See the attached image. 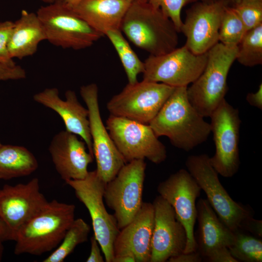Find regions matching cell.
<instances>
[{
    "label": "cell",
    "instance_id": "6da1fadb",
    "mask_svg": "<svg viewBox=\"0 0 262 262\" xmlns=\"http://www.w3.org/2000/svg\"><path fill=\"white\" fill-rule=\"evenodd\" d=\"M187 88L175 87L149 125L157 136L167 137L173 146L189 151L205 142L211 130L189 101Z\"/></svg>",
    "mask_w": 262,
    "mask_h": 262
},
{
    "label": "cell",
    "instance_id": "7a4b0ae2",
    "mask_svg": "<svg viewBox=\"0 0 262 262\" xmlns=\"http://www.w3.org/2000/svg\"><path fill=\"white\" fill-rule=\"evenodd\" d=\"M187 170L207 196L223 223L234 232H248L262 236V221L253 217L247 207L234 201L220 182L218 174L206 154L190 155L185 162Z\"/></svg>",
    "mask_w": 262,
    "mask_h": 262
},
{
    "label": "cell",
    "instance_id": "3957f363",
    "mask_svg": "<svg viewBox=\"0 0 262 262\" xmlns=\"http://www.w3.org/2000/svg\"><path fill=\"white\" fill-rule=\"evenodd\" d=\"M75 206L48 201L16 232L14 253L39 256L54 250L75 220Z\"/></svg>",
    "mask_w": 262,
    "mask_h": 262
},
{
    "label": "cell",
    "instance_id": "277c9868",
    "mask_svg": "<svg viewBox=\"0 0 262 262\" xmlns=\"http://www.w3.org/2000/svg\"><path fill=\"white\" fill-rule=\"evenodd\" d=\"M120 30L135 46L151 55L168 53L179 43V32L173 22L147 2L132 1Z\"/></svg>",
    "mask_w": 262,
    "mask_h": 262
},
{
    "label": "cell",
    "instance_id": "5b68a950",
    "mask_svg": "<svg viewBox=\"0 0 262 262\" xmlns=\"http://www.w3.org/2000/svg\"><path fill=\"white\" fill-rule=\"evenodd\" d=\"M237 52V46L217 43L208 51L202 73L187 88L189 101L204 117H210L225 99L227 77Z\"/></svg>",
    "mask_w": 262,
    "mask_h": 262
},
{
    "label": "cell",
    "instance_id": "8992f818",
    "mask_svg": "<svg viewBox=\"0 0 262 262\" xmlns=\"http://www.w3.org/2000/svg\"><path fill=\"white\" fill-rule=\"evenodd\" d=\"M36 14L44 28L46 40L57 47L84 49L104 36L59 0L41 6Z\"/></svg>",
    "mask_w": 262,
    "mask_h": 262
},
{
    "label": "cell",
    "instance_id": "52a82bcc",
    "mask_svg": "<svg viewBox=\"0 0 262 262\" xmlns=\"http://www.w3.org/2000/svg\"><path fill=\"white\" fill-rule=\"evenodd\" d=\"M106 127L126 163L147 159L159 164L166 159L165 146L149 124L110 115Z\"/></svg>",
    "mask_w": 262,
    "mask_h": 262
},
{
    "label": "cell",
    "instance_id": "ba28073f",
    "mask_svg": "<svg viewBox=\"0 0 262 262\" xmlns=\"http://www.w3.org/2000/svg\"><path fill=\"white\" fill-rule=\"evenodd\" d=\"M65 182L74 190L77 197L88 211L94 235L104 254L105 262H112L114 243L119 229L115 216L108 212L104 204L106 183L96 170L89 171L83 179L66 180Z\"/></svg>",
    "mask_w": 262,
    "mask_h": 262
},
{
    "label": "cell",
    "instance_id": "9c48e42d",
    "mask_svg": "<svg viewBox=\"0 0 262 262\" xmlns=\"http://www.w3.org/2000/svg\"><path fill=\"white\" fill-rule=\"evenodd\" d=\"M175 87L143 80L128 83L107 102L110 115L149 124Z\"/></svg>",
    "mask_w": 262,
    "mask_h": 262
},
{
    "label": "cell",
    "instance_id": "30bf717a",
    "mask_svg": "<svg viewBox=\"0 0 262 262\" xmlns=\"http://www.w3.org/2000/svg\"><path fill=\"white\" fill-rule=\"evenodd\" d=\"M146 168L145 160L131 161L106 184L104 198L114 211L119 229L132 220L142 206Z\"/></svg>",
    "mask_w": 262,
    "mask_h": 262
},
{
    "label": "cell",
    "instance_id": "8fae6325",
    "mask_svg": "<svg viewBox=\"0 0 262 262\" xmlns=\"http://www.w3.org/2000/svg\"><path fill=\"white\" fill-rule=\"evenodd\" d=\"M211 130L215 147L210 157L212 166L225 178L233 176L240 164L239 143L241 120L239 112L225 99L210 115Z\"/></svg>",
    "mask_w": 262,
    "mask_h": 262
},
{
    "label": "cell",
    "instance_id": "7c38bea8",
    "mask_svg": "<svg viewBox=\"0 0 262 262\" xmlns=\"http://www.w3.org/2000/svg\"><path fill=\"white\" fill-rule=\"evenodd\" d=\"M208 52L196 54L185 45L160 55H150L144 62L143 80L174 87L187 86L203 72Z\"/></svg>",
    "mask_w": 262,
    "mask_h": 262
},
{
    "label": "cell",
    "instance_id": "4fadbf2b",
    "mask_svg": "<svg viewBox=\"0 0 262 262\" xmlns=\"http://www.w3.org/2000/svg\"><path fill=\"white\" fill-rule=\"evenodd\" d=\"M80 93L88 110L93 155L97 164L96 170L101 179L107 183L126 163L102 122L97 85L93 83L82 85Z\"/></svg>",
    "mask_w": 262,
    "mask_h": 262
},
{
    "label": "cell",
    "instance_id": "5bb4252c",
    "mask_svg": "<svg viewBox=\"0 0 262 262\" xmlns=\"http://www.w3.org/2000/svg\"><path fill=\"white\" fill-rule=\"evenodd\" d=\"M201 190L196 180L185 169L171 174L157 187L159 196L172 206L185 229L187 240L184 253L196 251L194 235L197 215L196 201Z\"/></svg>",
    "mask_w": 262,
    "mask_h": 262
},
{
    "label": "cell",
    "instance_id": "9a60e30c",
    "mask_svg": "<svg viewBox=\"0 0 262 262\" xmlns=\"http://www.w3.org/2000/svg\"><path fill=\"white\" fill-rule=\"evenodd\" d=\"M226 6L223 0L197 1L186 11L180 32L185 36V45L192 52L205 53L219 42V29Z\"/></svg>",
    "mask_w": 262,
    "mask_h": 262
},
{
    "label": "cell",
    "instance_id": "2e32d148",
    "mask_svg": "<svg viewBox=\"0 0 262 262\" xmlns=\"http://www.w3.org/2000/svg\"><path fill=\"white\" fill-rule=\"evenodd\" d=\"M196 206L198 223L196 251L202 259L210 262H238L229 249L234 241L235 233L221 221L207 199H199Z\"/></svg>",
    "mask_w": 262,
    "mask_h": 262
},
{
    "label": "cell",
    "instance_id": "e0dca14e",
    "mask_svg": "<svg viewBox=\"0 0 262 262\" xmlns=\"http://www.w3.org/2000/svg\"><path fill=\"white\" fill-rule=\"evenodd\" d=\"M152 204L154 223L150 262H164L183 253L186 232L173 208L163 197L156 196Z\"/></svg>",
    "mask_w": 262,
    "mask_h": 262
},
{
    "label": "cell",
    "instance_id": "ac0fdd59",
    "mask_svg": "<svg viewBox=\"0 0 262 262\" xmlns=\"http://www.w3.org/2000/svg\"><path fill=\"white\" fill-rule=\"evenodd\" d=\"M48 201L40 191L39 180L4 185L0 189V218L15 234L38 213Z\"/></svg>",
    "mask_w": 262,
    "mask_h": 262
},
{
    "label": "cell",
    "instance_id": "d6986e66",
    "mask_svg": "<svg viewBox=\"0 0 262 262\" xmlns=\"http://www.w3.org/2000/svg\"><path fill=\"white\" fill-rule=\"evenodd\" d=\"M154 223L152 203L143 202L132 220L119 229L114 243V257L130 255L136 262H150Z\"/></svg>",
    "mask_w": 262,
    "mask_h": 262
},
{
    "label": "cell",
    "instance_id": "ffe728a7",
    "mask_svg": "<svg viewBox=\"0 0 262 262\" xmlns=\"http://www.w3.org/2000/svg\"><path fill=\"white\" fill-rule=\"evenodd\" d=\"M86 147L82 140L66 130L53 137L49 151L56 171L65 181L83 179L88 174V166L94 157Z\"/></svg>",
    "mask_w": 262,
    "mask_h": 262
},
{
    "label": "cell",
    "instance_id": "44dd1931",
    "mask_svg": "<svg viewBox=\"0 0 262 262\" xmlns=\"http://www.w3.org/2000/svg\"><path fill=\"white\" fill-rule=\"evenodd\" d=\"M65 98V100L60 98L56 88H46L33 96L35 102L57 113L64 122L66 130L80 136L93 155L88 110L80 103L74 91L67 90Z\"/></svg>",
    "mask_w": 262,
    "mask_h": 262
},
{
    "label": "cell",
    "instance_id": "7402d4cb",
    "mask_svg": "<svg viewBox=\"0 0 262 262\" xmlns=\"http://www.w3.org/2000/svg\"><path fill=\"white\" fill-rule=\"evenodd\" d=\"M133 0H81L71 8L97 32L105 35L120 30L123 19Z\"/></svg>",
    "mask_w": 262,
    "mask_h": 262
},
{
    "label": "cell",
    "instance_id": "603a6c76",
    "mask_svg": "<svg viewBox=\"0 0 262 262\" xmlns=\"http://www.w3.org/2000/svg\"><path fill=\"white\" fill-rule=\"evenodd\" d=\"M44 28L36 14L25 10L14 22V26L8 45L12 59H23L33 55L39 44L46 40Z\"/></svg>",
    "mask_w": 262,
    "mask_h": 262
},
{
    "label": "cell",
    "instance_id": "cb8c5ba5",
    "mask_svg": "<svg viewBox=\"0 0 262 262\" xmlns=\"http://www.w3.org/2000/svg\"><path fill=\"white\" fill-rule=\"evenodd\" d=\"M38 166L35 157L25 147L11 145L0 147V179L28 176Z\"/></svg>",
    "mask_w": 262,
    "mask_h": 262
},
{
    "label": "cell",
    "instance_id": "d4e9b609",
    "mask_svg": "<svg viewBox=\"0 0 262 262\" xmlns=\"http://www.w3.org/2000/svg\"><path fill=\"white\" fill-rule=\"evenodd\" d=\"M114 47L125 71L128 83L137 82V76L145 70L142 62L123 36L121 30L108 31L105 35Z\"/></svg>",
    "mask_w": 262,
    "mask_h": 262
},
{
    "label": "cell",
    "instance_id": "484cf974",
    "mask_svg": "<svg viewBox=\"0 0 262 262\" xmlns=\"http://www.w3.org/2000/svg\"><path fill=\"white\" fill-rule=\"evenodd\" d=\"M90 226L82 219H75L59 246L43 262H63L79 245L87 240Z\"/></svg>",
    "mask_w": 262,
    "mask_h": 262
},
{
    "label": "cell",
    "instance_id": "4316f807",
    "mask_svg": "<svg viewBox=\"0 0 262 262\" xmlns=\"http://www.w3.org/2000/svg\"><path fill=\"white\" fill-rule=\"evenodd\" d=\"M236 60L247 67L262 64V24L246 32L237 45Z\"/></svg>",
    "mask_w": 262,
    "mask_h": 262
},
{
    "label": "cell",
    "instance_id": "83f0119b",
    "mask_svg": "<svg viewBox=\"0 0 262 262\" xmlns=\"http://www.w3.org/2000/svg\"><path fill=\"white\" fill-rule=\"evenodd\" d=\"M247 32L241 18L231 7L226 6L219 29V42L229 46H237Z\"/></svg>",
    "mask_w": 262,
    "mask_h": 262
},
{
    "label": "cell",
    "instance_id": "f1b7e54d",
    "mask_svg": "<svg viewBox=\"0 0 262 262\" xmlns=\"http://www.w3.org/2000/svg\"><path fill=\"white\" fill-rule=\"evenodd\" d=\"M235 233L234 241L229 247L231 256L238 262H262V240L245 232Z\"/></svg>",
    "mask_w": 262,
    "mask_h": 262
},
{
    "label": "cell",
    "instance_id": "f546056e",
    "mask_svg": "<svg viewBox=\"0 0 262 262\" xmlns=\"http://www.w3.org/2000/svg\"><path fill=\"white\" fill-rule=\"evenodd\" d=\"M233 8L241 18L247 31L262 24V0H241Z\"/></svg>",
    "mask_w": 262,
    "mask_h": 262
},
{
    "label": "cell",
    "instance_id": "4dcf8cb0",
    "mask_svg": "<svg viewBox=\"0 0 262 262\" xmlns=\"http://www.w3.org/2000/svg\"><path fill=\"white\" fill-rule=\"evenodd\" d=\"M199 0H147V2L155 9H159L163 14L168 17L180 33L182 21L181 11L186 4L196 2Z\"/></svg>",
    "mask_w": 262,
    "mask_h": 262
},
{
    "label": "cell",
    "instance_id": "1f68e13d",
    "mask_svg": "<svg viewBox=\"0 0 262 262\" xmlns=\"http://www.w3.org/2000/svg\"><path fill=\"white\" fill-rule=\"evenodd\" d=\"M14 26V22L5 21L0 22V62L14 63L9 55L8 45Z\"/></svg>",
    "mask_w": 262,
    "mask_h": 262
},
{
    "label": "cell",
    "instance_id": "d6a6232c",
    "mask_svg": "<svg viewBox=\"0 0 262 262\" xmlns=\"http://www.w3.org/2000/svg\"><path fill=\"white\" fill-rule=\"evenodd\" d=\"M26 77L24 69L14 63L0 62V81L20 80Z\"/></svg>",
    "mask_w": 262,
    "mask_h": 262
},
{
    "label": "cell",
    "instance_id": "836d02e7",
    "mask_svg": "<svg viewBox=\"0 0 262 262\" xmlns=\"http://www.w3.org/2000/svg\"><path fill=\"white\" fill-rule=\"evenodd\" d=\"M91 249L90 254L86 259V262H103L105 259L101 253L100 246L93 234L90 238ZM102 251V250H101Z\"/></svg>",
    "mask_w": 262,
    "mask_h": 262
},
{
    "label": "cell",
    "instance_id": "e575fe53",
    "mask_svg": "<svg viewBox=\"0 0 262 262\" xmlns=\"http://www.w3.org/2000/svg\"><path fill=\"white\" fill-rule=\"evenodd\" d=\"M202 259L197 251L188 253H182L177 256L170 258L167 261L169 262H199Z\"/></svg>",
    "mask_w": 262,
    "mask_h": 262
},
{
    "label": "cell",
    "instance_id": "d590c367",
    "mask_svg": "<svg viewBox=\"0 0 262 262\" xmlns=\"http://www.w3.org/2000/svg\"><path fill=\"white\" fill-rule=\"evenodd\" d=\"M247 102L251 106L262 109V84H260L257 91L249 93L246 97Z\"/></svg>",
    "mask_w": 262,
    "mask_h": 262
},
{
    "label": "cell",
    "instance_id": "8d00e7d4",
    "mask_svg": "<svg viewBox=\"0 0 262 262\" xmlns=\"http://www.w3.org/2000/svg\"><path fill=\"white\" fill-rule=\"evenodd\" d=\"M16 236L14 231L0 218V242L15 240Z\"/></svg>",
    "mask_w": 262,
    "mask_h": 262
},
{
    "label": "cell",
    "instance_id": "74e56055",
    "mask_svg": "<svg viewBox=\"0 0 262 262\" xmlns=\"http://www.w3.org/2000/svg\"><path fill=\"white\" fill-rule=\"evenodd\" d=\"M112 262H136V261L133 256L125 255L114 257Z\"/></svg>",
    "mask_w": 262,
    "mask_h": 262
},
{
    "label": "cell",
    "instance_id": "f35d334b",
    "mask_svg": "<svg viewBox=\"0 0 262 262\" xmlns=\"http://www.w3.org/2000/svg\"><path fill=\"white\" fill-rule=\"evenodd\" d=\"M61 2L64 5L69 7L72 8L76 5L81 0H57Z\"/></svg>",
    "mask_w": 262,
    "mask_h": 262
},
{
    "label": "cell",
    "instance_id": "ab89813d",
    "mask_svg": "<svg viewBox=\"0 0 262 262\" xmlns=\"http://www.w3.org/2000/svg\"><path fill=\"white\" fill-rule=\"evenodd\" d=\"M228 6L234 7L238 4L241 0H223Z\"/></svg>",
    "mask_w": 262,
    "mask_h": 262
},
{
    "label": "cell",
    "instance_id": "60d3db41",
    "mask_svg": "<svg viewBox=\"0 0 262 262\" xmlns=\"http://www.w3.org/2000/svg\"><path fill=\"white\" fill-rule=\"evenodd\" d=\"M4 251V247L2 243L0 242V262L2 260Z\"/></svg>",
    "mask_w": 262,
    "mask_h": 262
},
{
    "label": "cell",
    "instance_id": "b9f144b4",
    "mask_svg": "<svg viewBox=\"0 0 262 262\" xmlns=\"http://www.w3.org/2000/svg\"><path fill=\"white\" fill-rule=\"evenodd\" d=\"M44 2L47 3H51L54 2L55 0H40Z\"/></svg>",
    "mask_w": 262,
    "mask_h": 262
},
{
    "label": "cell",
    "instance_id": "7bdbcfd3",
    "mask_svg": "<svg viewBox=\"0 0 262 262\" xmlns=\"http://www.w3.org/2000/svg\"><path fill=\"white\" fill-rule=\"evenodd\" d=\"M140 2H147V0H133Z\"/></svg>",
    "mask_w": 262,
    "mask_h": 262
},
{
    "label": "cell",
    "instance_id": "ee69618b",
    "mask_svg": "<svg viewBox=\"0 0 262 262\" xmlns=\"http://www.w3.org/2000/svg\"><path fill=\"white\" fill-rule=\"evenodd\" d=\"M201 0L205 1V2H212V1H216L217 0Z\"/></svg>",
    "mask_w": 262,
    "mask_h": 262
},
{
    "label": "cell",
    "instance_id": "f6af8a7d",
    "mask_svg": "<svg viewBox=\"0 0 262 262\" xmlns=\"http://www.w3.org/2000/svg\"><path fill=\"white\" fill-rule=\"evenodd\" d=\"M2 145V144H1L0 143V147Z\"/></svg>",
    "mask_w": 262,
    "mask_h": 262
},
{
    "label": "cell",
    "instance_id": "bcb514c9",
    "mask_svg": "<svg viewBox=\"0 0 262 262\" xmlns=\"http://www.w3.org/2000/svg\"><path fill=\"white\" fill-rule=\"evenodd\" d=\"M55 0L56 1V0Z\"/></svg>",
    "mask_w": 262,
    "mask_h": 262
}]
</instances>
